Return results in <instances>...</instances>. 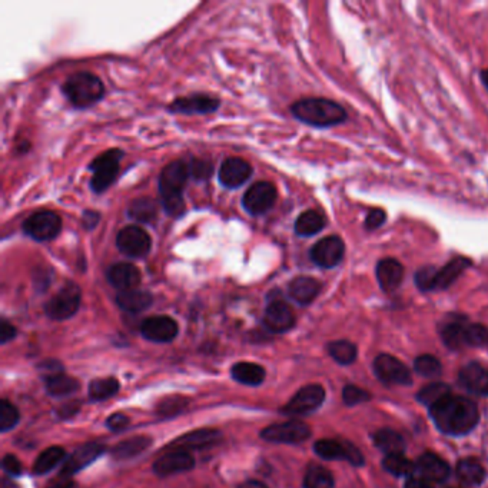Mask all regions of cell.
<instances>
[{
    "instance_id": "1",
    "label": "cell",
    "mask_w": 488,
    "mask_h": 488,
    "mask_svg": "<svg viewBox=\"0 0 488 488\" xmlns=\"http://www.w3.org/2000/svg\"><path fill=\"white\" fill-rule=\"evenodd\" d=\"M437 428L448 436H464L478 424L480 412L477 405L464 397L450 395L429 408Z\"/></svg>"
},
{
    "instance_id": "58",
    "label": "cell",
    "mask_w": 488,
    "mask_h": 488,
    "mask_svg": "<svg viewBox=\"0 0 488 488\" xmlns=\"http://www.w3.org/2000/svg\"><path fill=\"white\" fill-rule=\"evenodd\" d=\"M4 485H5V488H19L18 484L11 482L8 478H4Z\"/></svg>"
},
{
    "instance_id": "41",
    "label": "cell",
    "mask_w": 488,
    "mask_h": 488,
    "mask_svg": "<svg viewBox=\"0 0 488 488\" xmlns=\"http://www.w3.org/2000/svg\"><path fill=\"white\" fill-rule=\"evenodd\" d=\"M383 465L390 474L397 477H412L415 474V464H412L403 454L387 456L383 461Z\"/></svg>"
},
{
    "instance_id": "40",
    "label": "cell",
    "mask_w": 488,
    "mask_h": 488,
    "mask_svg": "<svg viewBox=\"0 0 488 488\" xmlns=\"http://www.w3.org/2000/svg\"><path fill=\"white\" fill-rule=\"evenodd\" d=\"M334 478L331 472L319 465H312L308 468L304 478V488H333Z\"/></svg>"
},
{
    "instance_id": "53",
    "label": "cell",
    "mask_w": 488,
    "mask_h": 488,
    "mask_svg": "<svg viewBox=\"0 0 488 488\" xmlns=\"http://www.w3.org/2000/svg\"><path fill=\"white\" fill-rule=\"evenodd\" d=\"M100 220V215L95 210H85L82 215V224L86 230H93Z\"/></svg>"
},
{
    "instance_id": "18",
    "label": "cell",
    "mask_w": 488,
    "mask_h": 488,
    "mask_svg": "<svg viewBox=\"0 0 488 488\" xmlns=\"http://www.w3.org/2000/svg\"><path fill=\"white\" fill-rule=\"evenodd\" d=\"M315 453L323 460H345L352 465H362V454L350 443L335 440H319L314 446Z\"/></svg>"
},
{
    "instance_id": "47",
    "label": "cell",
    "mask_w": 488,
    "mask_h": 488,
    "mask_svg": "<svg viewBox=\"0 0 488 488\" xmlns=\"http://www.w3.org/2000/svg\"><path fill=\"white\" fill-rule=\"evenodd\" d=\"M189 172H191V178L196 181H206L213 174V165L209 160L194 159L192 162H189Z\"/></svg>"
},
{
    "instance_id": "14",
    "label": "cell",
    "mask_w": 488,
    "mask_h": 488,
    "mask_svg": "<svg viewBox=\"0 0 488 488\" xmlns=\"http://www.w3.org/2000/svg\"><path fill=\"white\" fill-rule=\"evenodd\" d=\"M374 371L386 384L408 386L411 383V374L408 368L400 359L387 354L375 358Z\"/></svg>"
},
{
    "instance_id": "54",
    "label": "cell",
    "mask_w": 488,
    "mask_h": 488,
    "mask_svg": "<svg viewBox=\"0 0 488 488\" xmlns=\"http://www.w3.org/2000/svg\"><path fill=\"white\" fill-rule=\"evenodd\" d=\"M405 488H434V487L427 480L419 478L417 475H412V477L408 478V481L405 484Z\"/></svg>"
},
{
    "instance_id": "49",
    "label": "cell",
    "mask_w": 488,
    "mask_h": 488,
    "mask_svg": "<svg viewBox=\"0 0 488 488\" xmlns=\"http://www.w3.org/2000/svg\"><path fill=\"white\" fill-rule=\"evenodd\" d=\"M387 221V213L381 208H374L368 212L364 227L367 231H375L381 225H384Z\"/></svg>"
},
{
    "instance_id": "7",
    "label": "cell",
    "mask_w": 488,
    "mask_h": 488,
    "mask_svg": "<svg viewBox=\"0 0 488 488\" xmlns=\"http://www.w3.org/2000/svg\"><path fill=\"white\" fill-rule=\"evenodd\" d=\"M22 230L37 242H49L61 234L62 218L53 210H37L23 222Z\"/></svg>"
},
{
    "instance_id": "15",
    "label": "cell",
    "mask_w": 488,
    "mask_h": 488,
    "mask_svg": "<svg viewBox=\"0 0 488 488\" xmlns=\"http://www.w3.org/2000/svg\"><path fill=\"white\" fill-rule=\"evenodd\" d=\"M178 331L177 321L167 315H155L141 323V334L153 343H171Z\"/></svg>"
},
{
    "instance_id": "10",
    "label": "cell",
    "mask_w": 488,
    "mask_h": 488,
    "mask_svg": "<svg viewBox=\"0 0 488 488\" xmlns=\"http://www.w3.org/2000/svg\"><path fill=\"white\" fill-rule=\"evenodd\" d=\"M345 255V244L337 235L319 239L309 251L311 261L323 269H331L341 263Z\"/></svg>"
},
{
    "instance_id": "19",
    "label": "cell",
    "mask_w": 488,
    "mask_h": 488,
    "mask_svg": "<svg viewBox=\"0 0 488 488\" xmlns=\"http://www.w3.org/2000/svg\"><path fill=\"white\" fill-rule=\"evenodd\" d=\"M221 440V432L216 429H196L192 432L185 434V436L177 439L174 443L168 446L172 451H194V450H202L218 444Z\"/></svg>"
},
{
    "instance_id": "39",
    "label": "cell",
    "mask_w": 488,
    "mask_h": 488,
    "mask_svg": "<svg viewBox=\"0 0 488 488\" xmlns=\"http://www.w3.org/2000/svg\"><path fill=\"white\" fill-rule=\"evenodd\" d=\"M450 395H451V388L447 384L436 383V384H429L424 387L417 394V400L422 403L424 405H428L429 408H432L434 405H437L439 403L448 398Z\"/></svg>"
},
{
    "instance_id": "37",
    "label": "cell",
    "mask_w": 488,
    "mask_h": 488,
    "mask_svg": "<svg viewBox=\"0 0 488 488\" xmlns=\"http://www.w3.org/2000/svg\"><path fill=\"white\" fill-rule=\"evenodd\" d=\"M150 439L149 437H132L128 439L122 443H119L114 448V457L117 460H128L132 457H136L142 451H145L150 446Z\"/></svg>"
},
{
    "instance_id": "38",
    "label": "cell",
    "mask_w": 488,
    "mask_h": 488,
    "mask_svg": "<svg viewBox=\"0 0 488 488\" xmlns=\"http://www.w3.org/2000/svg\"><path fill=\"white\" fill-rule=\"evenodd\" d=\"M119 390V383L115 378H99L89 384V397L95 401H103L114 397Z\"/></svg>"
},
{
    "instance_id": "45",
    "label": "cell",
    "mask_w": 488,
    "mask_h": 488,
    "mask_svg": "<svg viewBox=\"0 0 488 488\" xmlns=\"http://www.w3.org/2000/svg\"><path fill=\"white\" fill-rule=\"evenodd\" d=\"M19 411L13 404L6 400L0 403V431H11L19 422Z\"/></svg>"
},
{
    "instance_id": "52",
    "label": "cell",
    "mask_w": 488,
    "mask_h": 488,
    "mask_svg": "<svg viewBox=\"0 0 488 488\" xmlns=\"http://www.w3.org/2000/svg\"><path fill=\"white\" fill-rule=\"evenodd\" d=\"M16 337V328L11 322H8L6 319L2 321V325H0V343L6 344L11 340H13Z\"/></svg>"
},
{
    "instance_id": "17",
    "label": "cell",
    "mask_w": 488,
    "mask_h": 488,
    "mask_svg": "<svg viewBox=\"0 0 488 488\" xmlns=\"http://www.w3.org/2000/svg\"><path fill=\"white\" fill-rule=\"evenodd\" d=\"M325 400V391L318 384H311L301 388L291 401L284 407V412L288 415H305L315 411Z\"/></svg>"
},
{
    "instance_id": "26",
    "label": "cell",
    "mask_w": 488,
    "mask_h": 488,
    "mask_svg": "<svg viewBox=\"0 0 488 488\" xmlns=\"http://www.w3.org/2000/svg\"><path fill=\"white\" fill-rule=\"evenodd\" d=\"M463 387L477 395H488V371L478 364H468L460 372Z\"/></svg>"
},
{
    "instance_id": "4",
    "label": "cell",
    "mask_w": 488,
    "mask_h": 488,
    "mask_svg": "<svg viewBox=\"0 0 488 488\" xmlns=\"http://www.w3.org/2000/svg\"><path fill=\"white\" fill-rule=\"evenodd\" d=\"M471 265L472 261L465 256H456L441 268L427 265L417 270L414 282L422 292L443 291L450 288Z\"/></svg>"
},
{
    "instance_id": "33",
    "label": "cell",
    "mask_w": 488,
    "mask_h": 488,
    "mask_svg": "<svg viewBox=\"0 0 488 488\" xmlns=\"http://www.w3.org/2000/svg\"><path fill=\"white\" fill-rule=\"evenodd\" d=\"M79 390V383L75 378L65 375V374H56L46 378V391L52 397H66Z\"/></svg>"
},
{
    "instance_id": "31",
    "label": "cell",
    "mask_w": 488,
    "mask_h": 488,
    "mask_svg": "<svg viewBox=\"0 0 488 488\" xmlns=\"http://www.w3.org/2000/svg\"><path fill=\"white\" fill-rule=\"evenodd\" d=\"M232 378L244 386H259L265 379V369L254 362H238L231 369Z\"/></svg>"
},
{
    "instance_id": "25",
    "label": "cell",
    "mask_w": 488,
    "mask_h": 488,
    "mask_svg": "<svg viewBox=\"0 0 488 488\" xmlns=\"http://www.w3.org/2000/svg\"><path fill=\"white\" fill-rule=\"evenodd\" d=\"M419 478L427 480L428 482H441L448 478L450 467L439 456L432 453H425L419 457L415 464V474Z\"/></svg>"
},
{
    "instance_id": "11",
    "label": "cell",
    "mask_w": 488,
    "mask_h": 488,
    "mask_svg": "<svg viewBox=\"0 0 488 488\" xmlns=\"http://www.w3.org/2000/svg\"><path fill=\"white\" fill-rule=\"evenodd\" d=\"M118 249L129 258L146 256L152 248L149 234L138 225H129L121 230L117 235Z\"/></svg>"
},
{
    "instance_id": "57",
    "label": "cell",
    "mask_w": 488,
    "mask_h": 488,
    "mask_svg": "<svg viewBox=\"0 0 488 488\" xmlns=\"http://www.w3.org/2000/svg\"><path fill=\"white\" fill-rule=\"evenodd\" d=\"M480 79H481V83L484 85V88L488 90V69H484L480 73Z\"/></svg>"
},
{
    "instance_id": "28",
    "label": "cell",
    "mask_w": 488,
    "mask_h": 488,
    "mask_svg": "<svg viewBox=\"0 0 488 488\" xmlns=\"http://www.w3.org/2000/svg\"><path fill=\"white\" fill-rule=\"evenodd\" d=\"M117 302L124 311L138 314L148 309L152 305L153 298L148 291L133 288L128 291H121L117 295Z\"/></svg>"
},
{
    "instance_id": "34",
    "label": "cell",
    "mask_w": 488,
    "mask_h": 488,
    "mask_svg": "<svg viewBox=\"0 0 488 488\" xmlns=\"http://www.w3.org/2000/svg\"><path fill=\"white\" fill-rule=\"evenodd\" d=\"M465 327L467 322L464 319H453L447 322L441 330L444 344L451 350H460L465 347Z\"/></svg>"
},
{
    "instance_id": "30",
    "label": "cell",
    "mask_w": 488,
    "mask_h": 488,
    "mask_svg": "<svg viewBox=\"0 0 488 488\" xmlns=\"http://www.w3.org/2000/svg\"><path fill=\"white\" fill-rule=\"evenodd\" d=\"M126 213L132 221H136L141 224H149L156 220L157 203L152 198H148V196L136 198L128 206Z\"/></svg>"
},
{
    "instance_id": "51",
    "label": "cell",
    "mask_w": 488,
    "mask_h": 488,
    "mask_svg": "<svg viewBox=\"0 0 488 488\" xmlns=\"http://www.w3.org/2000/svg\"><path fill=\"white\" fill-rule=\"evenodd\" d=\"M106 425L111 431H122L125 427L129 425V418L124 414H114L107 418Z\"/></svg>"
},
{
    "instance_id": "56",
    "label": "cell",
    "mask_w": 488,
    "mask_h": 488,
    "mask_svg": "<svg viewBox=\"0 0 488 488\" xmlns=\"http://www.w3.org/2000/svg\"><path fill=\"white\" fill-rule=\"evenodd\" d=\"M241 488H266V487H265V484H262L259 481H248Z\"/></svg>"
},
{
    "instance_id": "12",
    "label": "cell",
    "mask_w": 488,
    "mask_h": 488,
    "mask_svg": "<svg viewBox=\"0 0 488 488\" xmlns=\"http://www.w3.org/2000/svg\"><path fill=\"white\" fill-rule=\"evenodd\" d=\"M277 201V189L270 182H255L242 198L244 209L251 215H263L273 209Z\"/></svg>"
},
{
    "instance_id": "55",
    "label": "cell",
    "mask_w": 488,
    "mask_h": 488,
    "mask_svg": "<svg viewBox=\"0 0 488 488\" xmlns=\"http://www.w3.org/2000/svg\"><path fill=\"white\" fill-rule=\"evenodd\" d=\"M50 488H76V484L72 480L62 477V480L53 482V485Z\"/></svg>"
},
{
    "instance_id": "42",
    "label": "cell",
    "mask_w": 488,
    "mask_h": 488,
    "mask_svg": "<svg viewBox=\"0 0 488 488\" xmlns=\"http://www.w3.org/2000/svg\"><path fill=\"white\" fill-rule=\"evenodd\" d=\"M188 405V400L181 395H171L162 400L156 407V414L162 418H169L181 414Z\"/></svg>"
},
{
    "instance_id": "29",
    "label": "cell",
    "mask_w": 488,
    "mask_h": 488,
    "mask_svg": "<svg viewBox=\"0 0 488 488\" xmlns=\"http://www.w3.org/2000/svg\"><path fill=\"white\" fill-rule=\"evenodd\" d=\"M325 225H327L325 216L322 213H319L318 210L309 209V210L302 212L298 216L295 224H294V230H295L297 235L304 237V238H309V237L319 234L325 228Z\"/></svg>"
},
{
    "instance_id": "35",
    "label": "cell",
    "mask_w": 488,
    "mask_h": 488,
    "mask_svg": "<svg viewBox=\"0 0 488 488\" xmlns=\"http://www.w3.org/2000/svg\"><path fill=\"white\" fill-rule=\"evenodd\" d=\"M457 477L467 485H480L485 480V471L478 461L465 458L457 465Z\"/></svg>"
},
{
    "instance_id": "22",
    "label": "cell",
    "mask_w": 488,
    "mask_h": 488,
    "mask_svg": "<svg viewBox=\"0 0 488 488\" xmlns=\"http://www.w3.org/2000/svg\"><path fill=\"white\" fill-rule=\"evenodd\" d=\"M105 453V447L99 443H88L78 448L64 464L61 470V477L69 478L71 475L76 474L78 471L83 470L95 460H97Z\"/></svg>"
},
{
    "instance_id": "48",
    "label": "cell",
    "mask_w": 488,
    "mask_h": 488,
    "mask_svg": "<svg viewBox=\"0 0 488 488\" xmlns=\"http://www.w3.org/2000/svg\"><path fill=\"white\" fill-rule=\"evenodd\" d=\"M343 398H344V403L350 407L352 405H358V404H362L365 401H368L371 397L367 391L361 390L359 387H355V386H347L344 388V393H343Z\"/></svg>"
},
{
    "instance_id": "24",
    "label": "cell",
    "mask_w": 488,
    "mask_h": 488,
    "mask_svg": "<svg viewBox=\"0 0 488 488\" xmlns=\"http://www.w3.org/2000/svg\"><path fill=\"white\" fill-rule=\"evenodd\" d=\"M195 467L194 457L186 451H171L162 456L153 464V471L159 477H168L179 472L189 471Z\"/></svg>"
},
{
    "instance_id": "2",
    "label": "cell",
    "mask_w": 488,
    "mask_h": 488,
    "mask_svg": "<svg viewBox=\"0 0 488 488\" xmlns=\"http://www.w3.org/2000/svg\"><path fill=\"white\" fill-rule=\"evenodd\" d=\"M292 115L302 124L314 128H331L348 119L344 107L331 99L304 97L291 106Z\"/></svg>"
},
{
    "instance_id": "46",
    "label": "cell",
    "mask_w": 488,
    "mask_h": 488,
    "mask_svg": "<svg viewBox=\"0 0 488 488\" xmlns=\"http://www.w3.org/2000/svg\"><path fill=\"white\" fill-rule=\"evenodd\" d=\"M415 371L422 376H437L441 374L440 361L432 355H421L415 359Z\"/></svg>"
},
{
    "instance_id": "36",
    "label": "cell",
    "mask_w": 488,
    "mask_h": 488,
    "mask_svg": "<svg viewBox=\"0 0 488 488\" xmlns=\"http://www.w3.org/2000/svg\"><path fill=\"white\" fill-rule=\"evenodd\" d=\"M64 458H65V450L62 447L46 448L36 458L35 465H33V472L37 475L46 474L55 467H58V464H61Z\"/></svg>"
},
{
    "instance_id": "9",
    "label": "cell",
    "mask_w": 488,
    "mask_h": 488,
    "mask_svg": "<svg viewBox=\"0 0 488 488\" xmlns=\"http://www.w3.org/2000/svg\"><path fill=\"white\" fill-rule=\"evenodd\" d=\"M309 427L298 419L269 425L261 432V437L265 441L277 444H298L309 439Z\"/></svg>"
},
{
    "instance_id": "21",
    "label": "cell",
    "mask_w": 488,
    "mask_h": 488,
    "mask_svg": "<svg viewBox=\"0 0 488 488\" xmlns=\"http://www.w3.org/2000/svg\"><path fill=\"white\" fill-rule=\"evenodd\" d=\"M376 281L384 292L395 291L404 280V266L395 258H384L378 261L375 268Z\"/></svg>"
},
{
    "instance_id": "13",
    "label": "cell",
    "mask_w": 488,
    "mask_h": 488,
    "mask_svg": "<svg viewBox=\"0 0 488 488\" xmlns=\"http://www.w3.org/2000/svg\"><path fill=\"white\" fill-rule=\"evenodd\" d=\"M263 323L270 333L282 334L294 327L295 315L284 299L269 298L263 314Z\"/></svg>"
},
{
    "instance_id": "50",
    "label": "cell",
    "mask_w": 488,
    "mask_h": 488,
    "mask_svg": "<svg viewBox=\"0 0 488 488\" xmlns=\"http://www.w3.org/2000/svg\"><path fill=\"white\" fill-rule=\"evenodd\" d=\"M2 467H4V470L6 471L8 475L16 477V475H19V474L22 472V464H20V461H19L15 456H12V454H8V456L4 457V460H2Z\"/></svg>"
},
{
    "instance_id": "8",
    "label": "cell",
    "mask_w": 488,
    "mask_h": 488,
    "mask_svg": "<svg viewBox=\"0 0 488 488\" xmlns=\"http://www.w3.org/2000/svg\"><path fill=\"white\" fill-rule=\"evenodd\" d=\"M81 297V288L75 282H66L56 295L46 302L44 312L52 319L65 321L78 312Z\"/></svg>"
},
{
    "instance_id": "44",
    "label": "cell",
    "mask_w": 488,
    "mask_h": 488,
    "mask_svg": "<svg viewBox=\"0 0 488 488\" xmlns=\"http://www.w3.org/2000/svg\"><path fill=\"white\" fill-rule=\"evenodd\" d=\"M488 344V330L481 323H468L465 327V347H484Z\"/></svg>"
},
{
    "instance_id": "5",
    "label": "cell",
    "mask_w": 488,
    "mask_h": 488,
    "mask_svg": "<svg viewBox=\"0 0 488 488\" xmlns=\"http://www.w3.org/2000/svg\"><path fill=\"white\" fill-rule=\"evenodd\" d=\"M64 95L68 100L79 109L93 106L105 95V86L102 81L90 72H78L66 79L62 86Z\"/></svg>"
},
{
    "instance_id": "3",
    "label": "cell",
    "mask_w": 488,
    "mask_h": 488,
    "mask_svg": "<svg viewBox=\"0 0 488 488\" xmlns=\"http://www.w3.org/2000/svg\"><path fill=\"white\" fill-rule=\"evenodd\" d=\"M191 178L189 164L185 160H174L160 172L159 177V194L160 205L169 216L182 215L185 210V202L182 192Z\"/></svg>"
},
{
    "instance_id": "32",
    "label": "cell",
    "mask_w": 488,
    "mask_h": 488,
    "mask_svg": "<svg viewBox=\"0 0 488 488\" xmlns=\"http://www.w3.org/2000/svg\"><path fill=\"white\" fill-rule=\"evenodd\" d=\"M375 446L387 456L403 454L405 450V441L398 432L393 429H379L374 434Z\"/></svg>"
},
{
    "instance_id": "16",
    "label": "cell",
    "mask_w": 488,
    "mask_h": 488,
    "mask_svg": "<svg viewBox=\"0 0 488 488\" xmlns=\"http://www.w3.org/2000/svg\"><path fill=\"white\" fill-rule=\"evenodd\" d=\"M220 107V99L205 93H194L189 96L175 99L168 109L174 114L194 115V114H212Z\"/></svg>"
},
{
    "instance_id": "43",
    "label": "cell",
    "mask_w": 488,
    "mask_h": 488,
    "mask_svg": "<svg viewBox=\"0 0 488 488\" xmlns=\"http://www.w3.org/2000/svg\"><path fill=\"white\" fill-rule=\"evenodd\" d=\"M330 355L338 362V364H351L357 358V348L350 341H335L328 345Z\"/></svg>"
},
{
    "instance_id": "20",
    "label": "cell",
    "mask_w": 488,
    "mask_h": 488,
    "mask_svg": "<svg viewBox=\"0 0 488 488\" xmlns=\"http://www.w3.org/2000/svg\"><path fill=\"white\" fill-rule=\"evenodd\" d=\"M252 177V167L241 157H228L222 162L218 172L220 182L228 189L242 186Z\"/></svg>"
},
{
    "instance_id": "23",
    "label": "cell",
    "mask_w": 488,
    "mask_h": 488,
    "mask_svg": "<svg viewBox=\"0 0 488 488\" xmlns=\"http://www.w3.org/2000/svg\"><path fill=\"white\" fill-rule=\"evenodd\" d=\"M109 284L121 291L133 290L141 284V270L129 262H118L112 265L106 273Z\"/></svg>"
},
{
    "instance_id": "6",
    "label": "cell",
    "mask_w": 488,
    "mask_h": 488,
    "mask_svg": "<svg viewBox=\"0 0 488 488\" xmlns=\"http://www.w3.org/2000/svg\"><path fill=\"white\" fill-rule=\"evenodd\" d=\"M122 157L124 150L109 149L92 160L89 169L92 171L90 188L93 192L102 194L115 182Z\"/></svg>"
},
{
    "instance_id": "27",
    "label": "cell",
    "mask_w": 488,
    "mask_h": 488,
    "mask_svg": "<svg viewBox=\"0 0 488 488\" xmlns=\"http://www.w3.org/2000/svg\"><path fill=\"white\" fill-rule=\"evenodd\" d=\"M321 292V282L312 277H297L288 285L290 297L299 305L311 304Z\"/></svg>"
}]
</instances>
